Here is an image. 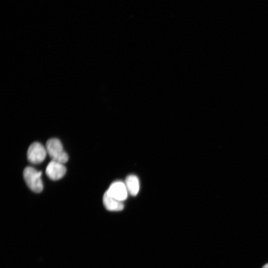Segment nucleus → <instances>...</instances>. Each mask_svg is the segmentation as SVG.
<instances>
[{"label":"nucleus","mask_w":268,"mask_h":268,"mask_svg":"<svg viewBox=\"0 0 268 268\" xmlns=\"http://www.w3.org/2000/svg\"><path fill=\"white\" fill-rule=\"evenodd\" d=\"M46 149L52 160L63 164L67 161L68 155L64 151L63 145L58 139H49L46 142Z\"/></svg>","instance_id":"f257e3e1"},{"label":"nucleus","mask_w":268,"mask_h":268,"mask_svg":"<svg viewBox=\"0 0 268 268\" xmlns=\"http://www.w3.org/2000/svg\"><path fill=\"white\" fill-rule=\"evenodd\" d=\"M42 172L31 167H26L23 171V177L27 186L35 193H40L43 189L41 178Z\"/></svg>","instance_id":"f03ea898"},{"label":"nucleus","mask_w":268,"mask_h":268,"mask_svg":"<svg viewBox=\"0 0 268 268\" xmlns=\"http://www.w3.org/2000/svg\"><path fill=\"white\" fill-rule=\"evenodd\" d=\"M107 192L111 196L121 201L127 199L128 193L125 183L121 181L112 183Z\"/></svg>","instance_id":"39448f33"},{"label":"nucleus","mask_w":268,"mask_h":268,"mask_svg":"<svg viewBox=\"0 0 268 268\" xmlns=\"http://www.w3.org/2000/svg\"><path fill=\"white\" fill-rule=\"evenodd\" d=\"M47 153L46 148L42 144L35 142L32 143L28 149L27 159L33 164H39L44 160Z\"/></svg>","instance_id":"7ed1b4c3"},{"label":"nucleus","mask_w":268,"mask_h":268,"mask_svg":"<svg viewBox=\"0 0 268 268\" xmlns=\"http://www.w3.org/2000/svg\"><path fill=\"white\" fill-rule=\"evenodd\" d=\"M66 173V168L63 163L52 160L46 169L47 176L52 180L61 179Z\"/></svg>","instance_id":"20e7f679"},{"label":"nucleus","mask_w":268,"mask_h":268,"mask_svg":"<svg viewBox=\"0 0 268 268\" xmlns=\"http://www.w3.org/2000/svg\"><path fill=\"white\" fill-rule=\"evenodd\" d=\"M262 268H268V263L264 265Z\"/></svg>","instance_id":"6e6552de"},{"label":"nucleus","mask_w":268,"mask_h":268,"mask_svg":"<svg viewBox=\"0 0 268 268\" xmlns=\"http://www.w3.org/2000/svg\"><path fill=\"white\" fill-rule=\"evenodd\" d=\"M125 185L128 192L132 196H135L139 189V180L137 177L134 175H130L127 177Z\"/></svg>","instance_id":"0eeeda50"},{"label":"nucleus","mask_w":268,"mask_h":268,"mask_svg":"<svg viewBox=\"0 0 268 268\" xmlns=\"http://www.w3.org/2000/svg\"><path fill=\"white\" fill-rule=\"evenodd\" d=\"M103 202L105 208L109 211H121L124 207L122 201L111 196L107 191L103 195Z\"/></svg>","instance_id":"423d86ee"}]
</instances>
